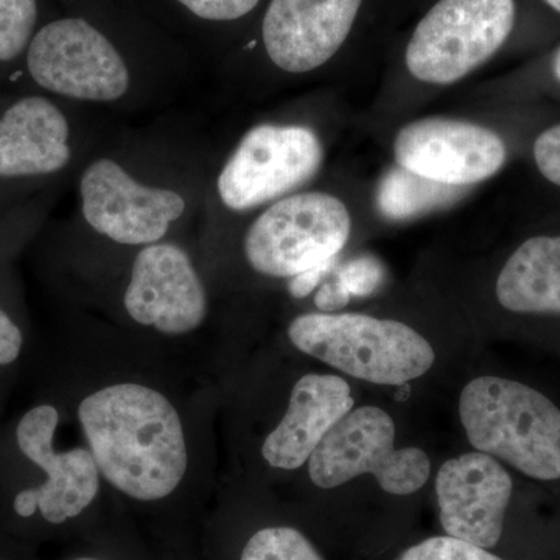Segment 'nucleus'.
Returning a JSON list of instances; mask_svg holds the SVG:
<instances>
[{
    "mask_svg": "<svg viewBox=\"0 0 560 560\" xmlns=\"http://www.w3.org/2000/svg\"><path fill=\"white\" fill-rule=\"evenodd\" d=\"M405 171L448 187L474 186L503 168L508 150L495 131L471 121L429 117L405 125L394 140Z\"/></svg>",
    "mask_w": 560,
    "mask_h": 560,
    "instance_id": "obj_10",
    "label": "nucleus"
},
{
    "mask_svg": "<svg viewBox=\"0 0 560 560\" xmlns=\"http://www.w3.org/2000/svg\"><path fill=\"white\" fill-rule=\"evenodd\" d=\"M308 475L320 489H334L372 475L390 495H411L429 481V455L418 447H396V423L378 407L348 412L320 441L308 459Z\"/></svg>",
    "mask_w": 560,
    "mask_h": 560,
    "instance_id": "obj_5",
    "label": "nucleus"
},
{
    "mask_svg": "<svg viewBox=\"0 0 560 560\" xmlns=\"http://www.w3.org/2000/svg\"><path fill=\"white\" fill-rule=\"evenodd\" d=\"M124 304L136 323L165 335L190 334L208 315L200 276L186 250L171 243H153L140 250Z\"/></svg>",
    "mask_w": 560,
    "mask_h": 560,
    "instance_id": "obj_12",
    "label": "nucleus"
},
{
    "mask_svg": "<svg viewBox=\"0 0 560 560\" xmlns=\"http://www.w3.org/2000/svg\"><path fill=\"white\" fill-rule=\"evenodd\" d=\"M552 69H555L556 79L560 81V49L556 54L555 62H552Z\"/></svg>",
    "mask_w": 560,
    "mask_h": 560,
    "instance_id": "obj_28",
    "label": "nucleus"
},
{
    "mask_svg": "<svg viewBox=\"0 0 560 560\" xmlns=\"http://www.w3.org/2000/svg\"><path fill=\"white\" fill-rule=\"evenodd\" d=\"M77 560H95V559H77Z\"/></svg>",
    "mask_w": 560,
    "mask_h": 560,
    "instance_id": "obj_30",
    "label": "nucleus"
},
{
    "mask_svg": "<svg viewBox=\"0 0 560 560\" xmlns=\"http://www.w3.org/2000/svg\"><path fill=\"white\" fill-rule=\"evenodd\" d=\"M514 21V0H440L412 33L407 68L422 83H456L499 51Z\"/></svg>",
    "mask_w": 560,
    "mask_h": 560,
    "instance_id": "obj_6",
    "label": "nucleus"
},
{
    "mask_svg": "<svg viewBox=\"0 0 560 560\" xmlns=\"http://www.w3.org/2000/svg\"><path fill=\"white\" fill-rule=\"evenodd\" d=\"M291 345L335 370L375 385L399 386L431 370L436 353L400 320L360 313H307L289 327Z\"/></svg>",
    "mask_w": 560,
    "mask_h": 560,
    "instance_id": "obj_3",
    "label": "nucleus"
},
{
    "mask_svg": "<svg viewBox=\"0 0 560 560\" xmlns=\"http://www.w3.org/2000/svg\"><path fill=\"white\" fill-rule=\"evenodd\" d=\"M24 335L9 313L0 308V368L10 366L21 357Z\"/></svg>",
    "mask_w": 560,
    "mask_h": 560,
    "instance_id": "obj_25",
    "label": "nucleus"
},
{
    "mask_svg": "<svg viewBox=\"0 0 560 560\" xmlns=\"http://www.w3.org/2000/svg\"><path fill=\"white\" fill-rule=\"evenodd\" d=\"M383 278L381 265L372 259H357L342 268L338 282L349 294L364 296L377 289Z\"/></svg>",
    "mask_w": 560,
    "mask_h": 560,
    "instance_id": "obj_22",
    "label": "nucleus"
},
{
    "mask_svg": "<svg viewBox=\"0 0 560 560\" xmlns=\"http://www.w3.org/2000/svg\"><path fill=\"white\" fill-rule=\"evenodd\" d=\"M459 418L477 452L541 481L560 480V410L530 386L485 375L464 386Z\"/></svg>",
    "mask_w": 560,
    "mask_h": 560,
    "instance_id": "obj_2",
    "label": "nucleus"
},
{
    "mask_svg": "<svg viewBox=\"0 0 560 560\" xmlns=\"http://www.w3.org/2000/svg\"><path fill=\"white\" fill-rule=\"evenodd\" d=\"M352 231L348 206L326 191L276 201L250 224L243 250L254 271L294 278L337 259Z\"/></svg>",
    "mask_w": 560,
    "mask_h": 560,
    "instance_id": "obj_4",
    "label": "nucleus"
},
{
    "mask_svg": "<svg viewBox=\"0 0 560 560\" xmlns=\"http://www.w3.org/2000/svg\"><path fill=\"white\" fill-rule=\"evenodd\" d=\"M334 261H326V264L318 265V267L312 268V270L301 272V275L291 278L289 287L291 296L296 298V300L307 298L319 285L324 276L334 267Z\"/></svg>",
    "mask_w": 560,
    "mask_h": 560,
    "instance_id": "obj_26",
    "label": "nucleus"
},
{
    "mask_svg": "<svg viewBox=\"0 0 560 560\" xmlns=\"http://www.w3.org/2000/svg\"><path fill=\"white\" fill-rule=\"evenodd\" d=\"M353 404L345 378L330 374L304 375L291 390L285 416L261 445V455L276 469H300L327 433L353 410Z\"/></svg>",
    "mask_w": 560,
    "mask_h": 560,
    "instance_id": "obj_15",
    "label": "nucleus"
},
{
    "mask_svg": "<svg viewBox=\"0 0 560 560\" xmlns=\"http://www.w3.org/2000/svg\"><path fill=\"white\" fill-rule=\"evenodd\" d=\"M434 489L447 536L486 550L499 544L514 489L499 460L481 452L448 459L438 471Z\"/></svg>",
    "mask_w": 560,
    "mask_h": 560,
    "instance_id": "obj_13",
    "label": "nucleus"
},
{
    "mask_svg": "<svg viewBox=\"0 0 560 560\" xmlns=\"http://www.w3.org/2000/svg\"><path fill=\"white\" fill-rule=\"evenodd\" d=\"M28 73L43 90L86 102H114L130 86L119 51L83 20L50 22L27 50Z\"/></svg>",
    "mask_w": 560,
    "mask_h": 560,
    "instance_id": "obj_8",
    "label": "nucleus"
},
{
    "mask_svg": "<svg viewBox=\"0 0 560 560\" xmlns=\"http://www.w3.org/2000/svg\"><path fill=\"white\" fill-rule=\"evenodd\" d=\"M324 160L315 131L300 125H259L224 165L217 189L228 209L248 210L311 180Z\"/></svg>",
    "mask_w": 560,
    "mask_h": 560,
    "instance_id": "obj_7",
    "label": "nucleus"
},
{
    "mask_svg": "<svg viewBox=\"0 0 560 560\" xmlns=\"http://www.w3.org/2000/svg\"><path fill=\"white\" fill-rule=\"evenodd\" d=\"M495 293L506 311L560 315V235L522 243L500 271Z\"/></svg>",
    "mask_w": 560,
    "mask_h": 560,
    "instance_id": "obj_17",
    "label": "nucleus"
},
{
    "mask_svg": "<svg viewBox=\"0 0 560 560\" xmlns=\"http://www.w3.org/2000/svg\"><path fill=\"white\" fill-rule=\"evenodd\" d=\"M363 0H271L264 43L270 60L290 73L320 68L341 49Z\"/></svg>",
    "mask_w": 560,
    "mask_h": 560,
    "instance_id": "obj_14",
    "label": "nucleus"
},
{
    "mask_svg": "<svg viewBox=\"0 0 560 560\" xmlns=\"http://www.w3.org/2000/svg\"><path fill=\"white\" fill-rule=\"evenodd\" d=\"M191 13L208 21H234L256 9L259 0H178Z\"/></svg>",
    "mask_w": 560,
    "mask_h": 560,
    "instance_id": "obj_23",
    "label": "nucleus"
},
{
    "mask_svg": "<svg viewBox=\"0 0 560 560\" xmlns=\"http://www.w3.org/2000/svg\"><path fill=\"white\" fill-rule=\"evenodd\" d=\"M452 189L399 167L383 178L378 206L390 219H407L447 201Z\"/></svg>",
    "mask_w": 560,
    "mask_h": 560,
    "instance_id": "obj_18",
    "label": "nucleus"
},
{
    "mask_svg": "<svg viewBox=\"0 0 560 560\" xmlns=\"http://www.w3.org/2000/svg\"><path fill=\"white\" fill-rule=\"evenodd\" d=\"M36 18V0H0V61L14 60L31 44Z\"/></svg>",
    "mask_w": 560,
    "mask_h": 560,
    "instance_id": "obj_20",
    "label": "nucleus"
},
{
    "mask_svg": "<svg viewBox=\"0 0 560 560\" xmlns=\"http://www.w3.org/2000/svg\"><path fill=\"white\" fill-rule=\"evenodd\" d=\"M397 560H503L486 548L452 536L430 537L401 552Z\"/></svg>",
    "mask_w": 560,
    "mask_h": 560,
    "instance_id": "obj_21",
    "label": "nucleus"
},
{
    "mask_svg": "<svg viewBox=\"0 0 560 560\" xmlns=\"http://www.w3.org/2000/svg\"><path fill=\"white\" fill-rule=\"evenodd\" d=\"M350 300V294L345 290L340 282L324 283L316 293L315 304L323 313H330L345 307Z\"/></svg>",
    "mask_w": 560,
    "mask_h": 560,
    "instance_id": "obj_27",
    "label": "nucleus"
},
{
    "mask_svg": "<svg viewBox=\"0 0 560 560\" xmlns=\"http://www.w3.org/2000/svg\"><path fill=\"white\" fill-rule=\"evenodd\" d=\"M79 420L102 477L125 495L162 500L186 477L183 422L156 389L138 383L106 386L81 400Z\"/></svg>",
    "mask_w": 560,
    "mask_h": 560,
    "instance_id": "obj_1",
    "label": "nucleus"
},
{
    "mask_svg": "<svg viewBox=\"0 0 560 560\" xmlns=\"http://www.w3.org/2000/svg\"><path fill=\"white\" fill-rule=\"evenodd\" d=\"M80 194L92 230L120 245L160 242L186 210L179 194L142 186L110 160L92 162L81 176Z\"/></svg>",
    "mask_w": 560,
    "mask_h": 560,
    "instance_id": "obj_11",
    "label": "nucleus"
},
{
    "mask_svg": "<svg viewBox=\"0 0 560 560\" xmlns=\"http://www.w3.org/2000/svg\"><path fill=\"white\" fill-rule=\"evenodd\" d=\"M70 128L47 98L31 95L0 114V178L22 179L62 171L70 161Z\"/></svg>",
    "mask_w": 560,
    "mask_h": 560,
    "instance_id": "obj_16",
    "label": "nucleus"
},
{
    "mask_svg": "<svg viewBox=\"0 0 560 560\" xmlns=\"http://www.w3.org/2000/svg\"><path fill=\"white\" fill-rule=\"evenodd\" d=\"M241 560H324L301 530L272 526L257 530L246 544Z\"/></svg>",
    "mask_w": 560,
    "mask_h": 560,
    "instance_id": "obj_19",
    "label": "nucleus"
},
{
    "mask_svg": "<svg viewBox=\"0 0 560 560\" xmlns=\"http://www.w3.org/2000/svg\"><path fill=\"white\" fill-rule=\"evenodd\" d=\"M58 423L60 411L54 405L40 404L24 412L14 433L18 448L33 466L44 471L46 481L18 492L13 510L22 518L39 512L51 525L79 517L101 490V471L91 451H55Z\"/></svg>",
    "mask_w": 560,
    "mask_h": 560,
    "instance_id": "obj_9",
    "label": "nucleus"
},
{
    "mask_svg": "<svg viewBox=\"0 0 560 560\" xmlns=\"http://www.w3.org/2000/svg\"><path fill=\"white\" fill-rule=\"evenodd\" d=\"M545 2L560 13V0H545Z\"/></svg>",
    "mask_w": 560,
    "mask_h": 560,
    "instance_id": "obj_29",
    "label": "nucleus"
},
{
    "mask_svg": "<svg viewBox=\"0 0 560 560\" xmlns=\"http://www.w3.org/2000/svg\"><path fill=\"white\" fill-rule=\"evenodd\" d=\"M533 153L541 175L560 187V124L541 132L534 142Z\"/></svg>",
    "mask_w": 560,
    "mask_h": 560,
    "instance_id": "obj_24",
    "label": "nucleus"
}]
</instances>
